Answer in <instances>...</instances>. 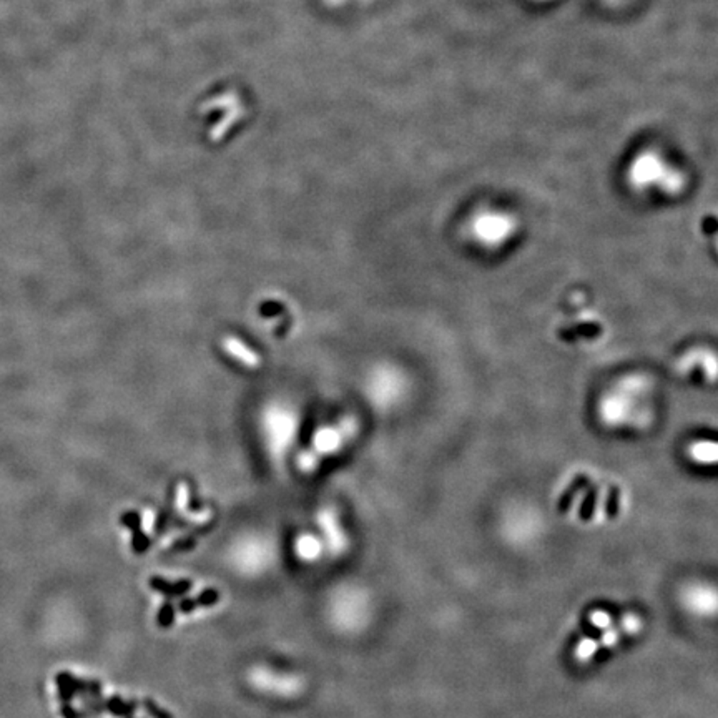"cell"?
<instances>
[{"instance_id": "cell-1", "label": "cell", "mask_w": 718, "mask_h": 718, "mask_svg": "<svg viewBox=\"0 0 718 718\" xmlns=\"http://www.w3.org/2000/svg\"><path fill=\"white\" fill-rule=\"evenodd\" d=\"M627 178L634 188H657L667 195L678 193L685 185L682 172L655 150L640 151L629 165Z\"/></svg>"}, {"instance_id": "cell-2", "label": "cell", "mask_w": 718, "mask_h": 718, "mask_svg": "<svg viewBox=\"0 0 718 718\" xmlns=\"http://www.w3.org/2000/svg\"><path fill=\"white\" fill-rule=\"evenodd\" d=\"M473 233L482 245L497 246L504 243L516 230V221L511 215L502 212H482L474 216Z\"/></svg>"}, {"instance_id": "cell-3", "label": "cell", "mask_w": 718, "mask_h": 718, "mask_svg": "<svg viewBox=\"0 0 718 718\" xmlns=\"http://www.w3.org/2000/svg\"><path fill=\"white\" fill-rule=\"evenodd\" d=\"M356 429H358V424H356L353 417L344 419L340 427H321V429L316 431L315 437H313V451L320 456L336 453L343 446L344 439H349L351 436L356 434Z\"/></svg>"}, {"instance_id": "cell-4", "label": "cell", "mask_w": 718, "mask_h": 718, "mask_svg": "<svg viewBox=\"0 0 718 718\" xmlns=\"http://www.w3.org/2000/svg\"><path fill=\"white\" fill-rule=\"evenodd\" d=\"M265 424H268V437L273 449H283L296 434V419L289 411H282V409L270 411Z\"/></svg>"}, {"instance_id": "cell-5", "label": "cell", "mask_w": 718, "mask_h": 718, "mask_svg": "<svg viewBox=\"0 0 718 718\" xmlns=\"http://www.w3.org/2000/svg\"><path fill=\"white\" fill-rule=\"evenodd\" d=\"M687 606L697 613L718 612V592L710 587H693L685 593Z\"/></svg>"}, {"instance_id": "cell-6", "label": "cell", "mask_w": 718, "mask_h": 718, "mask_svg": "<svg viewBox=\"0 0 718 718\" xmlns=\"http://www.w3.org/2000/svg\"><path fill=\"white\" fill-rule=\"evenodd\" d=\"M223 349H225L231 358H235L236 361H240L241 364L246 366V368L255 369L261 364L260 356L256 354L255 351H251L245 343H241L240 340H236V337H226V340H223Z\"/></svg>"}, {"instance_id": "cell-7", "label": "cell", "mask_w": 718, "mask_h": 718, "mask_svg": "<svg viewBox=\"0 0 718 718\" xmlns=\"http://www.w3.org/2000/svg\"><path fill=\"white\" fill-rule=\"evenodd\" d=\"M587 486H589V477H587V475H579V477L575 479V481L572 484H570L567 491L564 492V496L560 497V501H559V512H562V514H564V512H567L569 507H570V504H572V501H574V497L577 496V492L582 491V489H586Z\"/></svg>"}, {"instance_id": "cell-8", "label": "cell", "mask_w": 718, "mask_h": 718, "mask_svg": "<svg viewBox=\"0 0 718 718\" xmlns=\"http://www.w3.org/2000/svg\"><path fill=\"white\" fill-rule=\"evenodd\" d=\"M690 456L698 463H715V461H718V444L697 442L690 449Z\"/></svg>"}, {"instance_id": "cell-9", "label": "cell", "mask_w": 718, "mask_h": 718, "mask_svg": "<svg viewBox=\"0 0 718 718\" xmlns=\"http://www.w3.org/2000/svg\"><path fill=\"white\" fill-rule=\"evenodd\" d=\"M151 587L156 589V591H161L168 596H180V593L190 591V582H180L177 586H172V584L165 582L163 579H151Z\"/></svg>"}, {"instance_id": "cell-10", "label": "cell", "mask_w": 718, "mask_h": 718, "mask_svg": "<svg viewBox=\"0 0 718 718\" xmlns=\"http://www.w3.org/2000/svg\"><path fill=\"white\" fill-rule=\"evenodd\" d=\"M321 463V456L316 454L315 451H304L298 456V468L303 470V473H311L315 470Z\"/></svg>"}, {"instance_id": "cell-11", "label": "cell", "mask_w": 718, "mask_h": 718, "mask_svg": "<svg viewBox=\"0 0 718 718\" xmlns=\"http://www.w3.org/2000/svg\"><path fill=\"white\" fill-rule=\"evenodd\" d=\"M597 489L592 487L591 491L587 492L586 499H584V504H582V509H580V517H582V521H591L592 516H593V511H596V504H597Z\"/></svg>"}, {"instance_id": "cell-12", "label": "cell", "mask_w": 718, "mask_h": 718, "mask_svg": "<svg viewBox=\"0 0 718 718\" xmlns=\"http://www.w3.org/2000/svg\"><path fill=\"white\" fill-rule=\"evenodd\" d=\"M598 649V642H593V640H582L577 647V650H575V657H577L580 662H584V660H589L592 657L593 654H596V650Z\"/></svg>"}, {"instance_id": "cell-13", "label": "cell", "mask_w": 718, "mask_h": 718, "mask_svg": "<svg viewBox=\"0 0 718 718\" xmlns=\"http://www.w3.org/2000/svg\"><path fill=\"white\" fill-rule=\"evenodd\" d=\"M620 625H622L620 630L625 632V634H635V632L640 630L642 620L635 615H627V617H624V619H622Z\"/></svg>"}, {"instance_id": "cell-14", "label": "cell", "mask_w": 718, "mask_h": 718, "mask_svg": "<svg viewBox=\"0 0 718 718\" xmlns=\"http://www.w3.org/2000/svg\"><path fill=\"white\" fill-rule=\"evenodd\" d=\"M619 497H620L619 489L612 487L607 501V514L610 517H615L617 512H619Z\"/></svg>"}, {"instance_id": "cell-15", "label": "cell", "mask_w": 718, "mask_h": 718, "mask_svg": "<svg viewBox=\"0 0 718 718\" xmlns=\"http://www.w3.org/2000/svg\"><path fill=\"white\" fill-rule=\"evenodd\" d=\"M591 622H592V624L596 625V627H598V629H606V627L610 625L612 619H610V617L607 615L606 612H602V610H596V612H592V615H591Z\"/></svg>"}, {"instance_id": "cell-16", "label": "cell", "mask_w": 718, "mask_h": 718, "mask_svg": "<svg viewBox=\"0 0 718 718\" xmlns=\"http://www.w3.org/2000/svg\"><path fill=\"white\" fill-rule=\"evenodd\" d=\"M619 637H620V630H617V629L608 630V632H606V634H603L602 640L598 642V647H610L613 644H617Z\"/></svg>"}, {"instance_id": "cell-17", "label": "cell", "mask_w": 718, "mask_h": 718, "mask_svg": "<svg viewBox=\"0 0 718 718\" xmlns=\"http://www.w3.org/2000/svg\"><path fill=\"white\" fill-rule=\"evenodd\" d=\"M218 602L216 591H204L202 596L197 598V606H213Z\"/></svg>"}, {"instance_id": "cell-18", "label": "cell", "mask_w": 718, "mask_h": 718, "mask_svg": "<svg viewBox=\"0 0 718 718\" xmlns=\"http://www.w3.org/2000/svg\"><path fill=\"white\" fill-rule=\"evenodd\" d=\"M172 619H173L172 607H170V606H165V607H163V612H161V613H160V617H158L160 624L163 625V627L170 625V622H172Z\"/></svg>"}, {"instance_id": "cell-19", "label": "cell", "mask_w": 718, "mask_h": 718, "mask_svg": "<svg viewBox=\"0 0 718 718\" xmlns=\"http://www.w3.org/2000/svg\"><path fill=\"white\" fill-rule=\"evenodd\" d=\"M146 708H149V712H150L151 715H154L155 718H170L168 713H165L163 710H160V708H156L151 702L146 703Z\"/></svg>"}, {"instance_id": "cell-20", "label": "cell", "mask_w": 718, "mask_h": 718, "mask_svg": "<svg viewBox=\"0 0 718 718\" xmlns=\"http://www.w3.org/2000/svg\"><path fill=\"white\" fill-rule=\"evenodd\" d=\"M195 607H197V601H188L187 598V601L180 602V608H182L183 612H192Z\"/></svg>"}, {"instance_id": "cell-21", "label": "cell", "mask_w": 718, "mask_h": 718, "mask_svg": "<svg viewBox=\"0 0 718 718\" xmlns=\"http://www.w3.org/2000/svg\"><path fill=\"white\" fill-rule=\"evenodd\" d=\"M328 2H331V6L336 7V6H341V4H343V6H344V4H346V6H348L349 0H328Z\"/></svg>"}, {"instance_id": "cell-22", "label": "cell", "mask_w": 718, "mask_h": 718, "mask_svg": "<svg viewBox=\"0 0 718 718\" xmlns=\"http://www.w3.org/2000/svg\"><path fill=\"white\" fill-rule=\"evenodd\" d=\"M534 2H539V4H545V2H554V0H534Z\"/></svg>"}]
</instances>
